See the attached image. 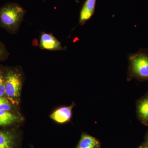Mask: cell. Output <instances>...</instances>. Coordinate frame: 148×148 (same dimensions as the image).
<instances>
[{"label":"cell","mask_w":148,"mask_h":148,"mask_svg":"<svg viewBox=\"0 0 148 148\" xmlns=\"http://www.w3.org/2000/svg\"><path fill=\"white\" fill-rule=\"evenodd\" d=\"M26 11L18 4L8 3L0 8V28L15 34L19 31Z\"/></svg>","instance_id":"cell-1"},{"label":"cell","mask_w":148,"mask_h":148,"mask_svg":"<svg viewBox=\"0 0 148 148\" xmlns=\"http://www.w3.org/2000/svg\"><path fill=\"white\" fill-rule=\"evenodd\" d=\"M23 75L17 67H5V98L14 107L20 102Z\"/></svg>","instance_id":"cell-2"},{"label":"cell","mask_w":148,"mask_h":148,"mask_svg":"<svg viewBox=\"0 0 148 148\" xmlns=\"http://www.w3.org/2000/svg\"><path fill=\"white\" fill-rule=\"evenodd\" d=\"M129 72L131 77L148 80V49H140L128 56Z\"/></svg>","instance_id":"cell-3"},{"label":"cell","mask_w":148,"mask_h":148,"mask_svg":"<svg viewBox=\"0 0 148 148\" xmlns=\"http://www.w3.org/2000/svg\"><path fill=\"white\" fill-rule=\"evenodd\" d=\"M39 47L43 50L63 51L66 50L61 42L51 33L42 32L40 36Z\"/></svg>","instance_id":"cell-4"},{"label":"cell","mask_w":148,"mask_h":148,"mask_svg":"<svg viewBox=\"0 0 148 148\" xmlns=\"http://www.w3.org/2000/svg\"><path fill=\"white\" fill-rule=\"evenodd\" d=\"M17 135L14 129H0V148H16Z\"/></svg>","instance_id":"cell-5"},{"label":"cell","mask_w":148,"mask_h":148,"mask_svg":"<svg viewBox=\"0 0 148 148\" xmlns=\"http://www.w3.org/2000/svg\"><path fill=\"white\" fill-rule=\"evenodd\" d=\"M96 0H86L80 13L79 24L84 25L91 18L95 11Z\"/></svg>","instance_id":"cell-6"},{"label":"cell","mask_w":148,"mask_h":148,"mask_svg":"<svg viewBox=\"0 0 148 148\" xmlns=\"http://www.w3.org/2000/svg\"><path fill=\"white\" fill-rule=\"evenodd\" d=\"M73 106L59 108L50 115V117L59 123H64L70 120L72 116Z\"/></svg>","instance_id":"cell-7"},{"label":"cell","mask_w":148,"mask_h":148,"mask_svg":"<svg viewBox=\"0 0 148 148\" xmlns=\"http://www.w3.org/2000/svg\"><path fill=\"white\" fill-rule=\"evenodd\" d=\"M20 120V116L16 112L0 110V128L9 127Z\"/></svg>","instance_id":"cell-8"},{"label":"cell","mask_w":148,"mask_h":148,"mask_svg":"<svg viewBox=\"0 0 148 148\" xmlns=\"http://www.w3.org/2000/svg\"><path fill=\"white\" fill-rule=\"evenodd\" d=\"M137 113L140 121L148 126V93L138 101Z\"/></svg>","instance_id":"cell-9"},{"label":"cell","mask_w":148,"mask_h":148,"mask_svg":"<svg viewBox=\"0 0 148 148\" xmlns=\"http://www.w3.org/2000/svg\"><path fill=\"white\" fill-rule=\"evenodd\" d=\"M99 142L95 138L90 135H83L76 148H98Z\"/></svg>","instance_id":"cell-10"},{"label":"cell","mask_w":148,"mask_h":148,"mask_svg":"<svg viewBox=\"0 0 148 148\" xmlns=\"http://www.w3.org/2000/svg\"><path fill=\"white\" fill-rule=\"evenodd\" d=\"M0 110L16 112L15 107L5 97H0Z\"/></svg>","instance_id":"cell-11"},{"label":"cell","mask_w":148,"mask_h":148,"mask_svg":"<svg viewBox=\"0 0 148 148\" xmlns=\"http://www.w3.org/2000/svg\"><path fill=\"white\" fill-rule=\"evenodd\" d=\"M5 67L0 65V97H5Z\"/></svg>","instance_id":"cell-12"},{"label":"cell","mask_w":148,"mask_h":148,"mask_svg":"<svg viewBox=\"0 0 148 148\" xmlns=\"http://www.w3.org/2000/svg\"><path fill=\"white\" fill-rule=\"evenodd\" d=\"M9 55L5 45L0 40V62L7 60Z\"/></svg>","instance_id":"cell-13"},{"label":"cell","mask_w":148,"mask_h":148,"mask_svg":"<svg viewBox=\"0 0 148 148\" xmlns=\"http://www.w3.org/2000/svg\"><path fill=\"white\" fill-rule=\"evenodd\" d=\"M148 148V147H147V146H141L140 148Z\"/></svg>","instance_id":"cell-14"},{"label":"cell","mask_w":148,"mask_h":148,"mask_svg":"<svg viewBox=\"0 0 148 148\" xmlns=\"http://www.w3.org/2000/svg\"><path fill=\"white\" fill-rule=\"evenodd\" d=\"M146 146H147V147H148V135L147 138V145H146Z\"/></svg>","instance_id":"cell-15"}]
</instances>
